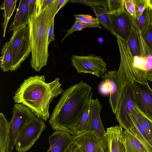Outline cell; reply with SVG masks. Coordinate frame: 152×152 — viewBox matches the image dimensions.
<instances>
[{
	"label": "cell",
	"instance_id": "cell-12",
	"mask_svg": "<svg viewBox=\"0 0 152 152\" xmlns=\"http://www.w3.org/2000/svg\"><path fill=\"white\" fill-rule=\"evenodd\" d=\"M110 17L113 35L127 41L133 25V18L125 8L119 12L110 14Z\"/></svg>",
	"mask_w": 152,
	"mask_h": 152
},
{
	"label": "cell",
	"instance_id": "cell-17",
	"mask_svg": "<svg viewBox=\"0 0 152 152\" xmlns=\"http://www.w3.org/2000/svg\"><path fill=\"white\" fill-rule=\"evenodd\" d=\"M28 0H21L17 9L14 18L9 27V31L23 25L28 24Z\"/></svg>",
	"mask_w": 152,
	"mask_h": 152
},
{
	"label": "cell",
	"instance_id": "cell-43",
	"mask_svg": "<svg viewBox=\"0 0 152 152\" xmlns=\"http://www.w3.org/2000/svg\"><path fill=\"white\" fill-rule=\"evenodd\" d=\"M150 22L152 23V10L151 9L150 12Z\"/></svg>",
	"mask_w": 152,
	"mask_h": 152
},
{
	"label": "cell",
	"instance_id": "cell-5",
	"mask_svg": "<svg viewBox=\"0 0 152 152\" xmlns=\"http://www.w3.org/2000/svg\"><path fill=\"white\" fill-rule=\"evenodd\" d=\"M10 41L11 42L12 58L10 71H15L19 69L21 64L27 59L31 52L28 24L14 30Z\"/></svg>",
	"mask_w": 152,
	"mask_h": 152
},
{
	"label": "cell",
	"instance_id": "cell-6",
	"mask_svg": "<svg viewBox=\"0 0 152 152\" xmlns=\"http://www.w3.org/2000/svg\"><path fill=\"white\" fill-rule=\"evenodd\" d=\"M12 113V118L9 122L7 152H12L20 131L35 116L29 108L19 103L14 104Z\"/></svg>",
	"mask_w": 152,
	"mask_h": 152
},
{
	"label": "cell",
	"instance_id": "cell-42",
	"mask_svg": "<svg viewBox=\"0 0 152 152\" xmlns=\"http://www.w3.org/2000/svg\"><path fill=\"white\" fill-rule=\"evenodd\" d=\"M148 7L152 10V0H147Z\"/></svg>",
	"mask_w": 152,
	"mask_h": 152
},
{
	"label": "cell",
	"instance_id": "cell-21",
	"mask_svg": "<svg viewBox=\"0 0 152 152\" xmlns=\"http://www.w3.org/2000/svg\"><path fill=\"white\" fill-rule=\"evenodd\" d=\"M95 14L96 18L99 24L109 31L113 35L110 17V13L107 8L96 6L91 7Z\"/></svg>",
	"mask_w": 152,
	"mask_h": 152
},
{
	"label": "cell",
	"instance_id": "cell-44",
	"mask_svg": "<svg viewBox=\"0 0 152 152\" xmlns=\"http://www.w3.org/2000/svg\"><path fill=\"white\" fill-rule=\"evenodd\" d=\"M78 149L75 152H79Z\"/></svg>",
	"mask_w": 152,
	"mask_h": 152
},
{
	"label": "cell",
	"instance_id": "cell-24",
	"mask_svg": "<svg viewBox=\"0 0 152 152\" xmlns=\"http://www.w3.org/2000/svg\"><path fill=\"white\" fill-rule=\"evenodd\" d=\"M17 0H5L0 6V9L4 10L3 13L4 21L1 24L3 27V36L5 38L7 26L9 21L12 15L16 6Z\"/></svg>",
	"mask_w": 152,
	"mask_h": 152
},
{
	"label": "cell",
	"instance_id": "cell-20",
	"mask_svg": "<svg viewBox=\"0 0 152 152\" xmlns=\"http://www.w3.org/2000/svg\"><path fill=\"white\" fill-rule=\"evenodd\" d=\"M91 103L87 107L82 118L71 129L70 134L74 137L89 131V110Z\"/></svg>",
	"mask_w": 152,
	"mask_h": 152
},
{
	"label": "cell",
	"instance_id": "cell-34",
	"mask_svg": "<svg viewBox=\"0 0 152 152\" xmlns=\"http://www.w3.org/2000/svg\"><path fill=\"white\" fill-rule=\"evenodd\" d=\"M145 41L152 51V23H150L142 34Z\"/></svg>",
	"mask_w": 152,
	"mask_h": 152
},
{
	"label": "cell",
	"instance_id": "cell-7",
	"mask_svg": "<svg viewBox=\"0 0 152 152\" xmlns=\"http://www.w3.org/2000/svg\"><path fill=\"white\" fill-rule=\"evenodd\" d=\"M46 127L42 119L35 116L20 131L15 145L18 152H26L37 140Z\"/></svg>",
	"mask_w": 152,
	"mask_h": 152
},
{
	"label": "cell",
	"instance_id": "cell-8",
	"mask_svg": "<svg viewBox=\"0 0 152 152\" xmlns=\"http://www.w3.org/2000/svg\"><path fill=\"white\" fill-rule=\"evenodd\" d=\"M72 65L80 73H90L101 77L106 72L107 64L102 58L92 54L87 56L73 55L71 58Z\"/></svg>",
	"mask_w": 152,
	"mask_h": 152
},
{
	"label": "cell",
	"instance_id": "cell-28",
	"mask_svg": "<svg viewBox=\"0 0 152 152\" xmlns=\"http://www.w3.org/2000/svg\"><path fill=\"white\" fill-rule=\"evenodd\" d=\"M150 10L151 9L149 7H147L140 16L138 19H136L139 27L142 34L150 23Z\"/></svg>",
	"mask_w": 152,
	"mask_h": 152
},
{
	"label": "cell",
	"instance_id": "cell-11",
	"mask_svg": "<svg viewBox=\"0 0 152 152\" xmlns=\"http://www.w3.org/2000/svg\"><path fill=\"white\" fill-rule=\"evenodd\" d=\"M131 84L125 87L117 113L116 118L119 126L124 129L131 122L130 117L134 108Z\"/></svg>",
	"mask_w": 152,
	"mask_h": 152
},
{
	"label": "cell",
	"instance_id": "cell-3",
	"mask_svg": "<svg viewBox=\"0 0 152 152\" xmlns=\"http://www.w3.org/2000/svg\"><path fill=\"white\" fill-rule=\"evenodd\" d=\"M58 1L54 0L44 9L36 10L28 20L31 50L30 65L37 72L46 65L48 59V33Z\"/></svg>",
	"mask_w": 152,
	"mask_h": 152
},
{
	"label": "cell",
	"instance_id": "cell-10",
	"mask_svg": "<svg viewBox=\"0 0 152 152\" xmlns=\"http://www.w3.org/2000/svg\"><path fill=\"white\" fill-rule=\"evenodd\" d=\"M102 107L98 99H92L89 110V126L88 132L94 131L101 141L106 152L107 151V137L100 117Z\"/></svg>",
	"mask_w": 152,
	"mask_h": 152
},
{
	"label": "cell",
	"instance_id": "cell-33",
	"mask_svg": "<svg viewBox=\"0 0 152 152\" xmlns=\"http://www.w3.org/2000/svg\"><path fill=\"white\" fill-rule=\"evenodd\" d=\"M135 10L136 18L137 20L148 7L147 0H133Z\"/></svg>",
	"mask_w": 152,
	"mask_h": 152
},
{
	"label": "cell",
	"instance_id": "cell-9",
	"mask_svg": "<svg viewBox=\"0 0 152 152\" xmlns=\"http://www.w3.org/2000/svg\"><path fill=\"white\" fill-rule=\"evenodd\" d=\"M131 84L135 104L144 114L152 120V89L148 82L134 80Z\"/></svg>",
	"mask_w": 152,
	"mask_h": 152
},
{
	"label": "cell",
	"instance_id": "cell-13",
	"mask_svg": "<svg viewBox=\"0 0 152 152\" xmlns=\"http://www.w3.org/2000/svg\"><path fill=\"white\" fill-rule=\"evenodd\" d=\"M73 142L84 152H106L94 131L86 132L73 137Z\"/></svg>",
	"mask_w": 152,
	"mask_h": 152
},
{
	"label": "cell",
	"instance_id": "cell-19",
	"mask_svg": "<svg viewBox=\"0 0 152 152\" xmlns=\"http://www.w3.org/2000/svg\"><path fill=\"white\" fill-rule=\"evenodd\" d=\"M131 114L136 118L144 129L152 145V120L144 114L135 104Z\"/></svg>",
	"mask_w": 152,
	"mask_h": 152
},
{
	"label": "cell",
	"instance_id": "cell-36",
	"mask_svg": "<svg viewBox=\"0 0 152 152\" xmlns=\"http://www.w3.org/2000/svg\"><path fill=\"white\" fill-rule=\"evenodd\" d=\"M99 89L101 93L104 94H110L109 83L106 80H103L100 86Z\"/></svg>",
	"mask_w": 152,
	"mask_h": 152
},
{
	"label": "cell",
	"instance_id": "cell-31",
	"mask_svg": "<svg viewBox=\"0 0 152 152\" xmlns=\"http://www.w3.org/2000/svg\"><path fill=\"white\" fill-rule=\"evenodd\" d=\"M107 1L106 0H72L70 3H78L87 5L91 7L98 6L107 8Z\"/></svg>",
	"mask_w": 152,
	"mask_h": 152
},
{
	"label": "cell",
	"instance_id": "cell-35",
	"mask_svg": "<svg viewBox=\"0 0 152 152\" xmlns=\"http://www.w3.org/2000/svg\"><path fill=\"white\" fill-rule=\"evenodd\" d=\"M125 8L129 15L134 19H136L134 3L133 0H125Z\"/></svg>",
	"mask_w": 152,
	"mask_h": 152
},
{
	"label": "cell",
	"instance_id": "cell-26",
	"mask_svg": "<svg viewBox=\"0 0 152 152\" xmlns=\"http://www.w3.org/2000/svg\"><path fill=\"white\" fill-rule=\"evenodd\" d=\"M134 64L138 69L146 73L152 70V55L145 57L134 56Z\"/></svg>",
	"mask_w": 152,
	"mask_h": 152
},
{
	"label": "cell",
	"instance_id": "cell-39",
	"mask_svg": "<svg viewBox=\"0 0 152 152\" xmlns=\"http://www.w3.org/2000/svg\"><path fill=\"white\" fill-rule=\"evenodd\" d=\"M70 1L69 0H59L56 10V14H57L58 11Z\"/></svg>",
	"mask_w": 152,
	"mask_h": 152
},
{
	"label": "cell",
	"instance_id": "cell-29",
	"mask_svg": "<svg viewBox=\"0 0 152 152\" xmlns=\"http://www.w3.org/2000/svg\"><path fill=\"white\" fill-rule=\"evenodd\" d=\"M125 0H107V7L110 14H114L124 10Z\"/></svg>",
	"mask_w": 152,
	"mask_h": 152
},
{
	"label": "cell",
	"instance_id": "cell-15",
	"mask_svg": "<svg viewBox=\"0 0 152 152\" xmlns=\"http://www.w3.org/2000/svg\"><path fill=\"white\" fill-rule=\"evenodd\" d=\"M117 72L115 70L108 71L101 77L103 80H107L109 83L110 96L109 101L112 111L115 114L118 110L122 96L117 83Z\"/></svg>",
	"mask_w": 152,
	"mask_h": 152
},
{
	"label": "cell",
	"instance_id": "cell-27",
	"mask_svg": "<svg viewBox=\"0 0 152 152\" xmlns=\"http://www.w3.org/2000/svg\"><path fill=\"white\" fill-rule=\"evenodd\" d=\"M127 42L133 56H141L139 44L133 25Z\"/></svg>",
	"mask_w": 152,
	"mask_h": 152
},
{
	"label": "cell",
	"instance_id": "cell-25",
	"mask_svg": "<svg viewBox=\"0 0 152 152\" xmlns=\"http://www.w3.org/2000/svg\"><path fill=\"white\" fill-rule=\"evenodd\" d=\"M132 24L139 44L141 56L145 57L152 55V51L145 41L143 34L140 29L136 19L133 18Z\"/></svg>",
	"mask_w": 152,
	"mask_h": 152
},
{
	"label": "cell",
	"instance_id": "cell-16",
	"mask_svg": "<svg viewBox=\"0 0 152 152\" xmlns=\"http://www.w3.org/2000/svg\"><path fill=\"white\" fill-rule=\"evenodd\" d=\"M123 132L122 128L118 126L107 129V152H127L123 141Z\"/></svg>",
	"mask_w": 152,
	"mask_h": 152
},
{
	"label": "cell",
	"instance_id": "cell-23",
	"mask_svg": "<svg viewBox=\"0 0 152 152\" xmlns=\"http://www.w3.org/2000/svg\"><path fill=\"white\" fill-rule=\"evenodd\" d=\"M9 122L3 114L0 113V152H7Z\"/></svg>",
	"mask_w": 152,
	"mask_h": 152
},
{
	"label": "cell",
	"instance_id": "cell-32",
	"mask_svg": "<svg viewBox=\"0 0 152 152\" xmlns=\"http://www.w3.org/2000/svg\"><path fill=\"white\" fill-rule=\"evenodd\" d=\"M88 27H94V26L85 23L75 21L71 28L67 30V32L62 39V42L69 34L74 32L80 31L83 28Z\"/></svg>",
	"mask_w": 152,
	"mask_h": 152
},
{
	"label": "cell",
	"instance_id": "cell-14",
	"mask_svg": "<svg viewBox=\"0 0 152 152\" xmlns=\"http://www.w3.org/2000/svg\"><path fill=\"white\" fill-rule=\"evenodd\" d=\"M50 147L46 152H65L73 142V137L64 131L56 130L49 137Z\"/></svg>",
	"mask_w": 152,
	"mask_h": 152
},
{
	"label": "cell",
	"instance_id": "cell-1",
	"mask_svg": "<svg viewBox=\"0 0 152 152\" xmlns=\"http://www.w3.org/2000/svg\"><path fill=\"white\" fill-rule=\"evenodd\" d=\"M93 94L91 87L82 80L65 89L49 121L52 129L70 134L71 129L78 123L91 102Z\"/></svg>",
	"mask_w": 152,
	"mask_h": 152
},
{
	"label": "cell",
	"instance_id": "cell-2",
	"mask_svg": "<svg viewBox=\"0 0 152 152\" xmlns=\"http://www.w3.org/2000/svg\"><path fill=\"white\" fill-rule=\"evenodd\" d=\"M59 80L56 77L48 83L45 75L31 76L25 80L15 92L14 102L27 106L35 116L46 121L50 117L51 102L64 91Z\"/></svg>",
	"mask_w": 152,
	"mask_h": 152
},
{
	"label": "cell",
	"instance_id": "cell-41",
	"mask_svg": "<svg viewBox=\"0 0 152 152\" xmlns=\"http://www.w3.org/2000/svg\"><path fill=\"white\" fill-rule=\"evenodd\" d=\"M145 77L148 80L152 81V70L146 73Z\"/></svg>",
	"mask_w": 152,
	"mask_h": 152
},
{
	"label": "cell",
	"instance_id": "cell-18",
	"mask_svg": "<svg viewBox=\"0 0 152 152\" xmlns=\"http://www.w3.org/2000/svg\"><path fill=\"white\" fill-rule=\"evenodd\" d=\"M122 137L127 152H148L141 143L129 132L123 131Z\"/></svg>",
	"mask_w": 152,
	"mask_h": 152
},
{
	"label": "cell",
	"instance_id": "cell-4",
	"mask_svg": "<svg viewBox=\"0 0 152 152\" xmlns=\"http://www.w3.org/2000/svg\"><path fill=\"white\" fill-rule=\"evenodd\" d=\"M120 54L119 68L116 73V80L121 94H122L125 87L134 80L143 83L148 82L146 72L135 66L134 56L130 50L127 41L116 36Z\"/></svg>",
	"mask_w": 152,
	"mask_h": 152
},
{
	"label": "cell",
	"instance_id": "cell-38",
	"mask_svg": "<svg viewBox=\"0 0 152 152\" xmlns=\"http://www.w3.org/2000/svg\"><path fill=\"white\" fill-rule=\"evenodd\" d=\"M54 20H53L52 23L48 32V44L51 42L55 40L53 32Z\"/></svg>",
	"mask_w": 152,
	"mask_h": 152
},
{
	"label": "cell",
	"instance_id": "cell-30",
	"mask_svg": "<svg viewBox=\"0 0 152 152\" xmlns=\"http://www.w3.org/2000/svg\"><path fill=\"white\" fill-rule=\"evenodd\" d=\"M75 21L83 22L93 26L94 27L102 28L98 20L96 18H93L89 15H75Z\"/></svg>",
	"mask_w": 152,
	"mask_h": 152
},
{
	"label": "cell",
	"instance_id": "cell-37",
	"mask_svg": "<svg viewBox=\"0 0 152 152\" xmlns=\"http://www.w3.org/2000/svg\"><path fill=\"white\" fill-rule=\"evenodd\" d=\"M37 0H28V19L37 10Z\"/></svg>",
	"mask_w": 152,
	"mask_h": 152
},
{
	"label": "cell",
	"instance_id": "cell-40",
	"mask_svg": "<svg viewBox=\"0 0 152 152\" xmlns=\"http://www.w3.org/2000/svg\"><path fill=\"white\" fill-rule=\"evenodd\" d=\"M79 148V147L73 142L65 152H75Z\"/></svg>",
	"mask_w": 152,
	"mask_h": 152
},
{
	"label": "cell",
	"instance_id": "cell-22",
	"mask_svg": "<svg viewBox=\"0 0 152 152\" xmlns=\"http://www.w3.org/2000/svg\"><path fill=\"white\" fill-rule=\"evenodd\" d=\"M1 54V56L0 59V67L1 69L4 72L10 71L12 66V60L10 41L7 42L3 45Z\"/></svg>",
	"mask_w": 152,
	"mask_h": 152
}]
</instances>
